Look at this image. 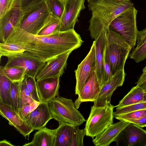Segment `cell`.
Masks as SVG:
<instances>
[{
  "label": "cell",
  "instance_id": "obj_43",
  "mask_svg": "<svg viewBox=\"0 0 146 146\" xmlns=\"http://www.w3.org/2000/svg\"><path fill=\"white\" fill-rule=\"evenodd\" d=\"M0 146H14L10 142L6 140H3L0 141Z\"/></svg>",
  "mask_w": 146,
  "mask_h": 146
},
{
  "label": "cell",
  "instance_id": "obj_36",
  "mask_svg": "<svg viewBox=\"0 0 146 146\" xmlns=\"http://www.w3.org/2000/svg\"><path fill=\"white\" fill-rule=\"evenodd\" d=\"M40 102L34 101L32 104L25 106L18 110L17 113L23 120L31 111L35 109Z\"/></svg>",
  "mask_w": 146,
  "mask_h": 146
},
{
  "label": "cell",
  "instance_id": "obj_28",
  "mask_svg": "<svg viewBox=\"0 0 146 146\" xmlns=\"http://www.w3.org/2000/svg\"><path fill=\"white\" fill-rule=\"evenodd\" d=\"M34 101L29 92L24 79L20 82L18 110L25 106L32 104Z\"/></svg>",
  "mask_w": 146,
  "mask_h": 146
},
{
  "label": "cell",
  "instance_id": "obj_46",
  "mask_svg": "<svg viewBox=\"0 0 146 146\" xmlns=\"http://www.w3.org/2000/svg\"><path fill=\"white\" fill-rule=\"evenodd\" d=\"M63 0L64 1L65 0Z\"/></svg>",
  "mask_w": 146,
  "mask_h": 146
},
{
  "label": "cell",
  "instance_id": "obj_19",
  "mask_svg": "<svg viewBox=\"0 0 146 146\" xmlns=\"http://www.w3.org/2000/svg\"><path fill=\"white\" fill-rule=\"evenodd\" d=\"M130 123L127 121L120 120L110 125L102 133L93 139V143L96 146H109Z\"/></svg>",
  "mask_w": 146,
  "mask_h": 146
},
{
  "label": "cell",
  "instance_id": "obj_3",
  "mask_svg": "<svg viewBox=\"0 0 146 146\" xmlns=\"http://www.w3.org/2000/svg\"><path fill=\"white\" fill-rule=\"evenodd\" d=\"M106 34L104 60L109 64L113 75L124 68L132 48L118 33L109 29Z\"/></svg>",
  "mask_w": 146,
  "mask_h": 146
},
{
  "label": "cell",
  "instance_id": "obj_33",
  "mask_svg": "<svg viewBox=\"0 0 146 146\" xmlns=\"http://www.w3.org/2000/svg\"><path fill=\"white\" fill-rule=\"evenodd\" d=\"M145 109H146V101L143 102L116 109V111L113 112V117L136 110Z\"/></svg>",
  "mask_w": 146,
  "mask_h": 146
},
{
  "label": "cell",
  "instance_id": "obj_8",
  "mask_svg": "<svg viewBox=\"0 0 146 146\" xmlns=\"http://www.w3.org/2000/svg\"><path fill=\"white\" fill-rule=\"evenodd\" d=\"M23 15L20 0H11L9 7L0 18V40L5 42L15 27H19Z\"/></svg>",
  "mask_w": 146,
  "mask_h": 146
},
{
  "label": "cell",
  "instance_id": "obj_32",
  "mask_svg": "<svg viewBox=\"0 0 146 146\" xmlns=\"http://www.w3.org/2000/svg\"><path fill=\"white\" fill-rule=\"evenodd\" d=\"M129 57L137 63L145 60L146 58V41L139 46L134 48Z\"/></svg>",
  "mask_w": 146,
  "mask_h": 146
},
{
  "label": "cell",
  "instance_id": "obj_34",
  "mask_svg": "<svg viewBox=\"0 0 146 146\" xmlns=\"http://www.w3.org/2000/svg\"><path fill=\"white\" fill-rule=\"evenodd\" d=\"M146 115V109L136 110L114 117L120 120L125 121L129 119H138Z\"/></svg>",
  "mask_w": 146,
  "mask_h": 146
},
{
  "label": "cell",
  "instance_id": "obj_38",
  "mask_svg": "<svg viewBox=\"0 0 146 146\" xmlns=\"http://www.w3.org/2000/svg\"><path fill=\"white\" fill-rule=\"evenodd\" d=\"M22 9L23 11L35 4L46 0H20Z\"/></svg>",
  "mask_w": 146,
  "mask_h": 146
},
{
  "label": "cell",
  "instance_id": "obj_16",
  "mask_svg": "<svg viewBox=\"0 0 146 146\" xmlns=\"http://www.w3.org/2000/svg\"><path fill=\"white\" fill-rule=\"evenodd\" d=\"M101 87L99 83L96 71L92 72L82 88L78 98L74 104L77 109L84 102H94L96 100Z\"/></svg>",
  "mask_w": 146,
  "mask_h": 146
},
{
  "label": "cell",
  "instance_id": "obj_13",
  "mask_svg": "<svg viewBox=\"0 0 146 146\" xmlns=\"http://www.w3.org/2000/svg\"><path fill=\"white\" fill-rule=\"evenodd\" d=\"M72 52H67L46 62L36 75V81L62 76L66 68L68 58Z\"/></svg>",
  "mask_w": 146,
  "mask_h": 146
},
{
  "label": "cell",
  "instance_id": "obj_14",
  "mask_svg": "<svg viewBox=\"0 0 146 146\" xmlns=\"http://www.w3.org/2000/svg\"><path fill=\"white\" fill-rule=\"evenodd\" d=\"M125 76L124 68L120 70L112 78L101 87L98 97L94 102V105L103 106L110 103L111 96L114 91L123 85Z\"/></svg>",
  "mask_w": 146,
  "mask_h": 146
},
{
  "label": "cell",
  "instance_id": "obj_42",
  "mask_svg": "<svg viewBox=\"0 0 146 146\" xmlns=\"http://www.w3.org/2000/svg\"><path fill=\"white\" fill-rule=\"evenodd\" d=\"M135 84L136 86L140 87L146 92V74L143 73Z\"/></svg>",
  "mask_w": 146,
  "mask_h": 146
},
{
  "label": "cell",
  "instance_id": "obj_41",
  "mask_svg": "<svg viewBox=\"0 0 146 146\" xmlns=\"http://www.w3.org/2000/svg\"><path fill=\"white\" fill-rule=\"evenodd\" d=\"M125 121L129 122L141 127H146V115L138 119H129Z\"/></svg>",
  "mask_w": 146,
  "mask_h": 146
},
{
  "label": "cell",
  "instance_id": "obj_9",
  "mask_svg": "<svg viewBox=\"0 0 146 146\" xmlns=\"http://www.w3.org/2000/svg\"><path fill=\"white\" fill-rule=\"evenodd\" d=\"M7 58V62L3 68H22L26 70V76L33 78H35L39 71L46 64L39 58L26 51L21 54Z\"/></svg>",
  "mask_w": 146,
  "mask_h": 146
},
{
  "label": "cell",
  "instance_id": "obj_4",
  "mask_svg": "<svg viewBox=\"0 0 146 146\" xmlns=\"http://www.w3.org/2000/svg\"><path fill=\"white\" fill-rule=\"evenodd\" d=\"M48 104L53 119L58 122L59 125L68 123L79 126L86 121L71 99L59 95Z\"/></svg>",
  "mask_w": 146,
  "mask_h": 146
},
{
  "label": "cell",
  "instance_id": "obj_2",
  "mask_svg": "<svg viewBox=\"0 0 146 146\" xmlns=\"http://www.w3.org/2000/svg\"><path fill=\"white\" fill-rule=\"evenodd\" d=\"M87 2L92 15L88 30L95 40L101 32L109 29L116 17L133 6L130 0H88Z\"/></svg>",
  "mask_w": 146,
  "mask_h": 146
},
{
  "label": "cell",
  "instance_id": "obj_22",
  "mask_svg": "<svg viewBox=\"0 0 146 146\" xmlns=\"http://www.w3.org/2000/svg\"><path fill=\"white\" fill-rule=\"evenodd\" d=\"M75 126L68 123L59 125L56 129L54 146H70Z\"/></svg>",
  "mask_w": 146,
  "mask_h": 146
},
{
  "label": "cell",
  "instance_id": "obj_21",
  "mask_svg": "<svg viewBox=\"0 0 146 146\" xmlns=\"http://www.w3.org/2000/svg\"><path fill=\"white\" fill-rule=\"evenodd\" d=\"M56 130L46 127L42 128L35 133L31 142L23 146H54Z\"/></svg>",
  "mask_w": 146,
  "mask_h": 146
},
{
  "label": "cell",
  "instance_id": "obj_7",
  "mask_svg": "<svg viewBox=\"0 0 146 146\" xmlns=\"http://www.w3.org/2000/svg\"><path fill=\"white\" fill-rule=\"evenodd\" d=\"M50 14L45 0L23 11L19 27L30 34L38 35Z\"/></svg>",
  "mask_w": 146,
  "mask_h": 146
},
{
  "label": "cell",
  "instance_id": "obj_37",
  "mask_svg": "<svg viewBox=\"0 0 146 146\" xmlns=\"http://www.w3.org/2000/svg\"><path fill=\"white\" fill-rule=\"evenodd\" d=\"M113 76L109 64L106 62L104 61V70L102 86L110 80Z\"/></svg>",
  "mask_w": 146,
  "mask_h": 146
},
{
  "label": "cell",
  "instance_id": "obj_24",
  "mask_svg": "<svg viewBox=\"0 0 146 146\" xmlns=\"http://www.w3.org/2000/svg\"><path fill=\"white\" fill-rule=\"evenodd\" d=\"M12 82L0 69V102L11 106L10 98Z\"/></svg>",
  "mask_w": 146,
  "mask_h": 146
},
{
  "label": "cell",
  "instance_id": "obj_39",
  "mask_svg": "<svg viewBox=\"0 0 146 146\" xmlns=\"http://www.w3.org/2000/svg\"><path fill=\"white\" fill-rule=\"evenodd\" d=\"M11 0H0V18L2 17L8 10Z\"/></svg>",
  "mask_w": 146,
  "mask_h": 146
},
{
  "label": "cell",
  "instance_id": "obj_12",
  "mask_svg": "<svg viewBox=\"0 0 146 146\" xmlns=\"http://www.w3.org/2000/svg\"><path fill=\"white\" fill-rule=\"evenodd\" d=\"M85 0H65L64 10L60 19V31L74 29L81 11L85 7Z\"/></svg>",
  "mask_w": 146,
  "mask_h": 146
},
{
  "label": "cell",
  "instance_id": "obj_18",
  "mask_svg": "<svg viewBox=\"0 0 146 146\" xmlns=\"http://www.w3.org/2000/svg\"><path fill=\"white\" fill-rule=\"evenodd\" d=\"M60 78L59 77L48 78L36 81L41 102L48 103L59 96Z\"/></svg>",
  "mask_w": 146,
  "mask_h": 146
},
{
  "label": "cell",
  "instance_id": "obj_10",
  "mask_svg": "<svg viewBox=\"0 0 146 146\" xmlns=\"http://www.w3.org/2000/svg\"><path fill=\"white\" fill-rule=\"evenodd\" d=\"M117 146H146V131L130 123L114 140Z\"/></svg>",
  "mask_w": 146,
  "mask_h": 146
},
{
  "label": "cell",
  "instance_id": "obj_31",
  "mask_svg": "<svg viewBox=\"0 0 146 146\" xmlns=\"http://www.w3.org/2000/svg\"><path fill=\"white\" fill-rule=\"evenodd\" d=\"M25 79L28 90L33 99L36 102H41L38 94L35 78L26 75Z\"/></svg>",
  "mask_w": 146,
  "mask_h": 146
},
{
  "label": "cell",
  "instance_id": "obj_45",
  "mask_svg": "<svg viewBox=\"0 0 146 146\" xmlns=\"http://www.w3.org/2000/svg\"><path fill=\"white\" fill-rule=\"evenodd\" d=\"M146 92H145V94L144 95V100L143 102H146Z\"/></svg>",
  "mask_w": 146,
  "mask_h": 146
},
{
  "label": "cell",
  "instance_id": "obj_26",
  "mask_svg": "<svg viewBox=\"0 0 146 146\" xmlns=\"http://www.w3.org/2000/svg\"><path fill=\"white\" fill-rule=\"evenodd\" d=\"M60 19L50 15L38 35H46L60 31Z\"/></svg>",
  "mask_w": 146,
  "mask_h": 146
},
{
  "label": "cell",
  "instance_id": "obj_27",
  "mask_svg": "<svg viewBox=\"0 0 146 146\" xmlns=\"http://www.w3.org/2000/svg\"><path fill=\"white\" fill-rule=\"evenodd\" d=\"M25 50L19 46L7 42L0 43V58L5 56L7 57L21 54Z\"/></svg>",
  "mask_w": 146,
  "mask_h": 146
},
{
  "label": "cell",
  "instance_id": "obj_15",
  "mask_svg": "<svg viewBox=\"0 0 146 146\" xmlns=\"http://www.w3.org/2000/svg\"><path fill=\"white\" fill-rule=\"evenodd\" d=\"M52 119L53 117L48 103L40 102L24 120L34 130H38L44 127L49 121Z\"/></svg>",
  "mask_w": 146,
  "mask_h": 146
},
{
  "label": "cell",
  "instance_id": "obj_17",
  "mask_svg": "<svg viewBox=\"0 0 146 146\" xmlns=\"http://www.w3.org/2000/svg\"><path fill=\"white\" fill-rule=\"evenodd\" d=\"M0 114L24 137L29 136L34 129L29 127L11 107L0 102Z\"/></svg>",
  "mask_w": 146,
  "mask_h": 146
},
{
  "label": "cell",
  "instance_id": "obj_11",
  "mask_svg": "<svg viewBox=\"0 0 146 146\" xmlns=\"http://www.w3.org/2000/svg\"><path fill=\"white\" fill-rule=\"evenodd\" d=\"M96 48L94 40L87 56L75 70L76 84L75 94L79 95L87 79L91 73L96 71Z\"/></svg>",
  "mask_w": 146,
  "mask_h": 146
},
{
  "label": "cell",
  "instance_id": "obj_29",
  "mask_svg": "<svg viewBox=\"0 0 146 146\" xmlns=\"http://www.w3.org/2000/svg\"><path fill=\"white\" fill-rule=\"evenodd\" d=\"M45 1L50 15L60 19L64 8V1L46 0Z\"/></svg>",
  "mask_w": 146,
  "mask_h": 146
},
{
  "label": "cell",
  "instance_id": "obj_35",
  "mask_svg": "<svg viewBox=\"0 0 146 146\" xmlns=\"http://www.w3.org/2000/svg\"><path fill=\"white\" fill-rule=\"evenodd\" d=\"M86 135L84 129H80L76 126L72 135L70 146H83V138Z\"/></svg>",
  "mask_w": 146,
  "mask_h": 146
},
{
  "label": "cell",
  "instance_id": "obj_44",
  "mask_svg": "<svg viewBox=\"0 0 146 146\" xmlns=\"http://www.w3.org/2000/svg\"><path fill=\"white\" fill-rule=\"evenodd\" d=\"M143 73L146 74V66L142 70Z\"/></svg>",
  "mask_w": 146,
  "mask_h": 146
},
{
  "label": "cell",
  "instance_id": "obj_25",
  "mask_svg": "<svg viewBox=\"0 0 146 146\" xmlns=\"http://www.w3.org/2000/svg\"><path fill=\"white\" fill-rule=\"evenodd\" d=\"M0 69L12 82H20L24 80L26 76V70L22 68L14 67L3 68L1 66Z\"/></svg>",
  "mask_w": 146,
  "mask_h": 146
},
{
  "label": "cell",
  "instance_id": "obj_23",
  "mask_svg": "<svg viewBox=\"0 0 146 146\" xmlns=\"http://www.w3.org/2000/svg\"><path fill=\"white\" fill-rule=\"evenodd\" d=\"M145 94V91L140 87H133L115 106L116 109L143 102Z\"/></svg>",
  "mask_w": 146,
  "mask_h": 146
},
{
  "label": "cell",
  "instance_id": "obj_30",
  "mask_svg": "<svg viewBox=\"0 0 146 146\" xmlns=\"http://www.w3.org/2000/svg\"><path fill=\"white\" fill-rule=\"evenodd\" d=\"M20 82H12L11 85V107L17 112L18 110Z\"/></svg>",
  "mask_w": 146,
  "mask_h": 146
},
{
  "label": "cell",
  "instance_id": "obj_6",
  "mask_svg": "<svg viewBox=\"0 0 146 146\" xmlns=\"http://www.w3.org/2000/svg\"><path fill=\"white\" fill-rule=\"evenodd\" d=\"M137 10L133 6L116 17L110 26L109 29L119 34L132 48L137 41Z\"/></svg>",
  "mask_w": 146,
  "mask_h": 146
},
{
  "label": "cell",
  "instance_id": "obj_40",
  "mask_svg": "<svg viewBox=\"0 0 146 146\" xmlns=\"http://www.w3.org/2000/svg\"><path fill=\"white\" fill-rule=\"evenodd\" d=\"M146 41V28L141 31H138L136 47H138Z\"/></svg>",
  "mask_w": 146,
  "mask_h": 146
},
{
  "label": "cell",
  "instance_id": "obj_5",
  "mask_svg": "<svg viewBox=\"0 0 146 146\" xmlns=\"http://www.w3.org/2000/svg\"><path fill=\"white\" fill-rule=\"evenodd\" d=\"M115 107L111 103L103 106H92L84 129L86 135L94 139L113 123Z\"/></svg>",
  "mask_w": 146,
  "mask_h": 146
},
{
  "label": "cell",
  "instance_id": "obj_1",
  "mask_svg": "<svg viewBox=\"0 0 146 146\" xmlns=\"http://www.w3.org/2000/svg\"><path fill=\"white\" fill-rule=\"evenodd\" d=\"M83 42L74 29L39 35L29 33L18 27L14 29L5 42L21 46L46 63L78 48Z\"/></svg>",
  "mask_w": 146,
  "mask_h": 146
},
{
  "label": "cell",
  "instance_id": "obj_20",
  "mask_svg": "<svg viewBox=\"0 0 146 146\" xmlns=\"http://www.w3.org/2000/svg\"><path fill=\"white\" fill-rule=\"evenodd\" d=\"M106 31L101 32L94 41L95 42L96 72L101 87L102 85L103 78L104 54L106 40Z\"/></svg>",
  "mask_w": 146,
  "mask_h": 146
}]
</instances>
